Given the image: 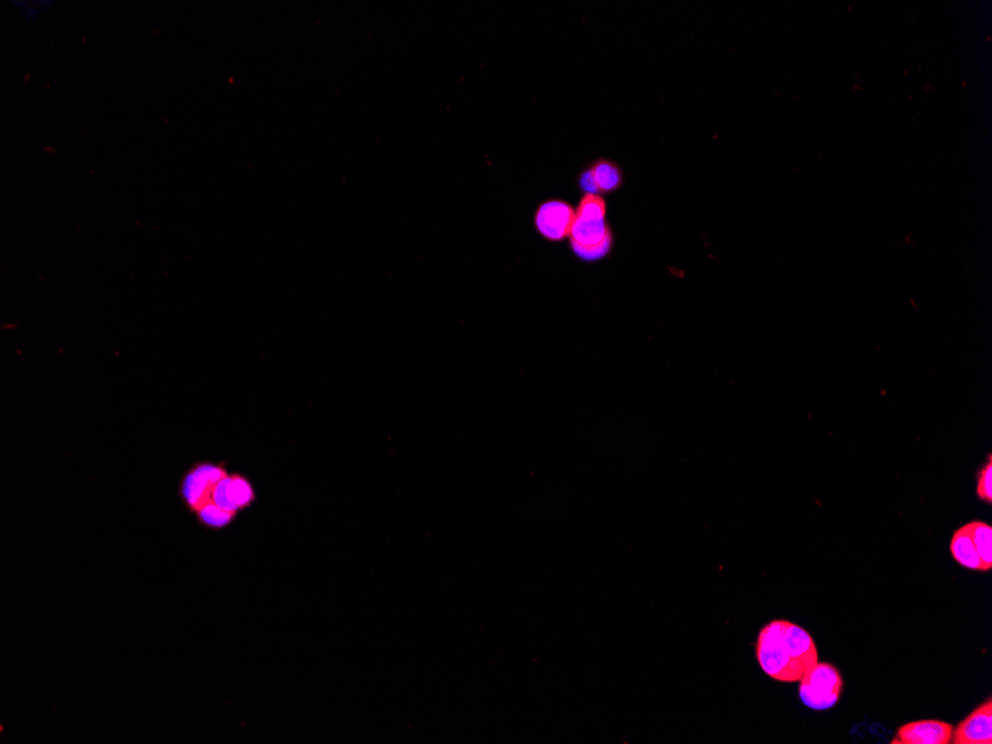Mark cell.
<instances>
[{
	"label": "cell",
	"mask_w": 992,
	"mask_h": 744,
	"mask_svg": "<svg viewBox=\"0 0 992 744\" xmlns=\"http://www.w3.org/2000/svg\"><path fill=\"white\" fill-rule=\"evenodd\" d=\"M844 679L831 663H817L799 681V697L813 710H826L840 701Z\"/></svg>",
	"instance_id": "cell-3"
},
{
	"label": "cell",
	"mask_w": 992,
	"mask_h": 744,
	"mask_svg": "<svg viewBox=\"0 0 992 744\" xmlns=\"http://www.w3.org/2000/svg\"><path fill=\"white\" fill-rule=\"evenodd\" d=\"M254 501L256 494L248 479L241 474L228 473L214 486L208 505L214 504L229 513L238 514V511L246 510Z\"/></svg>",
	"instance_id": "cell-5"
},
{
	"label": "cell",
	"mask_w": 992,
	"mask_h": 744,
	"mask_svg": "<svg viewBox=\"0 0 992 744\" xmlns=\"http://www.w3.org/2000/svg\"><path fill=\"white\" fill-rule=\"evenodd\" d=\"M606 204L599 195H584L575 211L571 238L572 250L587 262H595L609 253L612 234L606 225Z\"/></svg>",
	"instance_id": "cell-1"
},
{
	"label": "cell",
	"mask_w": 992,
	"mask_h": 744,
	"mask_svg": "<svg viewBox=\"0 0 992 744\" xmlns=\"http://www.w3.org/2000/svg\"><path fill=\"white\" fill-rule=\"evenodd\" d=\"M949 548H951L952 557H954L958 565L964 566L967 569H973V571H984L981 557H979L978 551H976L967 526H963V528L955 531V534L952 535L951 546Z\"/></svg>",
	"instance_id": "cell-11"
},
{
	"label": "cell",
	"mask_w": 992,
	"mask_h": 744,
	"mask_svg": "<svg viewBox=\"0 0 992 744\" xmlns=\"http://www.w3.org/2000/svg\"><path fill=\"white\" fill-rule=\"evenodd\" d=\"M969 529L970 537L975 544L976 551L981 557L984 572L991 571L992 568V528L988 523L972 522L966 525Z\"/></svg>",
	"instance_id": "cell-12"
},
{
	"label": "cell",
	"mask_w": 992,
	"mask_h": 744,
	"mask_svg": "<svg viewBox=\"0 0 992 744\" xmlns=\"http://www.w3.org/2000/svg\"><path fill=\"white\" fill-rule=\"evenodd\" d=\"M976 494L978 498L982 501L992 502V459L991 455L988 456V462L985 467H982L981 473L978 477V488H976Z\"/></svg>",
	"instance_id": "cell-14"
},
{
	"label": "cell",
	"mask_w": 992,
	"mask_h": 744,
	"mask_svg": "<svg viewBox=\"0 0 992 744\" xmlns=\"http://www.w3.org/2000/svg\"><path fill=\"white\" fill-rule=\"evenodd\" d=\"M194 517L197 519L198 525H201L202 528L211 529V531H222V529L228 528L237 519V514L229 513V511L222 510L217 505L210 504L199 510Z\"/></svg>",
	"instance_id": "cell-13"
},
{
	"label": "cell",
	"mask_w": 992,
	"mask_h": 744,
	"mask_svg": "<svg viewBox=\"0 0 992 744\" xmlns=\"http://www.w3.org/2000/svg\"><path fill=\"white\" fill-rule=\"evenodd\" d=\"M954 727L948 722L936 719L911 722L897 730V737L892 743L900 744H948L951 743Z\"/></svg>",
	"instance_id": "cell-9"
},
{
	"label": "cell",
	"mask_w": 992,
	"mask_h": 744,
	"mask_svg": "<svg viewBox=\"0 0 992 744\" xmlns=\"http://www.w3.org/2000/svg\"><path fill=\"white\" fill-rule=\"evenodd\" d=\"M575 211L563 201H550L541 205L535 216L538 232L550 241H562L571 235Z\"/></svg>",
	"instance_id": "cell-6"
},
{
	"label": "cell",
	"mask_w": 992,
	"mask_h": 744,
	"mask_svg": "<svg viewBox=\"0 0 992 744\" xmlns=\"http://www.w3.org/2000/svg\"><path fill=\"white\" fill-rule=\"evenodd\" d=\"M756 660L762 672L783 684L801 681L804 673L792 660L783 641L782 620H774L762 627L755 645Z\"/></svg>",
	"instance_id": "cell-2"
},
{
	"label": "cell",
	"mask_w": 992,
	"mask_h": 744,
	"mask_svg": "<svg viewBox=\"0 0 992 744\" xmlns=\"http://www.w3.org/2000/svg\"><path fill=\"white\" fill-rule=\"evenodd\" d=\"M228 474L225 462H194L183 474L180 482V499L186 510L195 516L210 502L214 486Z\"/></svg>",
	"instance_id": "cell-4"
},
{
	"label": "cell",
	"mask_w": 992,
	"mask_h": 744,
	"mask_svg": "<svg viewBox=\"0 0 992 744\" xmlns=\"http://www.w3.org/2000/svg\"><path fill=\"white\" fill-rule=\"evenodd\" d=\"M623 185V173L611 159H597L580 176L581 191L586 195H608Z\"/></svg>",
	"instance_id": "cell-8"
},
{
	"label": "cell",
	"mask_w": 992,
	"mask_h": 744,
	"mask_svg": "<svg viewBox=\"0 0 992 744\" xmlns=\"http://www.w3.org/2000/svg\"><path fill=\"white\" fill-rule=\"evenodd\" d=\"M783 641L791 654L792 660L798 664L801 672L807 673L811 667L819 663V651L816 642L807 630L791 621L782 620Z\"/></svg>",
	"instance_id": "cell-10"
},
{
	"label": "cell",
	"mask_w": 992,
	"mask_h": 744,
	"mask_svg": "<svg viewBox=\"0 0 992 744\" xmlns=\"http://www.w3.org/2000/svg\"><path fill=\"white\" fill-rule=\"evenodd\" d=\"M951 743L954 744H991L992 743V698H987L981 706L976 707L958 727L952 731Z\"/></svg>",
	"instance_id": "cell-7"
}]
</instances>
